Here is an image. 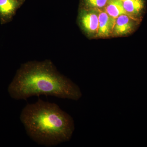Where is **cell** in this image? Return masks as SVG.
I'll return each instance as SVG.
<instances>
[{"instance_id": "7", "label": "cell", "mask_w": 147, "mask_h": 147, "mask_svg": "<svg viewBox=\"0 0 147 147\" xmlns=\"http://www.w3.org/2000/svg\"><path fill=\"white\" fill-rule=\"evenodd\" d=\"M105 7V12L115 19L123 14L127 15L124 9L123 2L121 0H109Z\"/></svg>"}, {"instance_id": "6", "label": "cell", "mask_w": 147, "mask_h": 147, "mask_svg": "<svg viewBox=\"0 0 147 147\" xmlns=\"http://www.w3.org/2000/svg\"><path fill=\"white\" fill-rule=\"evenodd\" d=\"M136 18L123 14L116 19L114 31L118 35L126 34L131 32L134 26Z\"/></svg>"}, {"instance_id": "8", "label": "cell", "mask_w": 147, "mask_h": 147, "mask_svg": "<svg viewBox=\"0 0 147 147\" xmlns=\"http://www.w3.org/2000/svg\"><path fill=\"white\" fill-rule=\"evenodd\" d=\"M123 2L124 9L128 16L135 18L144 7L143 0H126Z\"/></svg>"}, {"instance_id": "4", "label": "cell", "mask_w": 147, "mask_h": 147, "mask_svg": "<svg viewBox=\"0 0 147 147\" xmlns=\"http://www.w3.org/2000/svg\"><path fill=\"white\" fill-rule=\"evenodd\" d=\"M98 13L95 10H81L79 23L82 29L88 33L97 34L99 24Z\"/></svg>"}, {"instance_id": "10", "label": "cell", "mask_w": 147, "mask_h": 147, "mask_svg": "<svg viewBox=\"0 0 147 147\" xmlns=\"http://www.w3.org/2000/svg\"><path fill=\"white\" fill-rule=\"evenodd\" d=\"M121 1H126V0H121Z\"/></svg>"}, {"instance_id": "1", "label": "cell", "mask_w": 147, "mask_h": 147, "mask_svg": "<svg viewBox=\"0 0 147 147\" xmlns=\"http://www.w3.org/2000/svg\"><path fill=\"white\" fill-rule=\"evenodd\" d=\"M16 100H26L40 95L79 100L82 92L79 86L61 74L50 60L28 62L22 65L8 87Z\"/></svg>"}, {"instance_id": "5", "label": "cell", "mask_w": 147, "mask_h": 147, "mask_svg": "<svg viewBox=\"0 0 147 147\" xmlns=\"http://www.w3.org/2000/svg\"><path fill=\"white\" fill-rule=\"evenodd\" d=\"M98 36L100 37L109 36L114 31L116 19L112 18L105 12L98 9Z\"/></svg>"}, {"instance_id": "3", "label": "cell", "mask_w": 147, "mask_h": 147, "mask_svg": "<svg viewBox=\"0 0 147 147\" xmlns=\"http://www.w3.org/2000/svg\"><path fill=\"white\" fill-rule=\"evenodd\" d=\"M26 0H0V22L3 25L12 20Z\"/></svg>"}, {"instance_id": "9", "label": "cell", "mask_w": 147, "mask_h": 147, "mask_svg": "<svg viewBox=\"0 0 147 147\" xmlns=\"http://www.w3.org/2000/svg\"><path fill=\"white\" fill-rule=\"evenodd\" d=\"M84 4L87 7L96 9L105 7L109 0H83Z\"/></svg>"}, {"instance_id": "2", "label": "cell", "mask_w": 147, "mask_h": 147, "mask_svg": "<svg viewBox=\"0 0 147 147\" xmlns=\"http://www.w3.org/2000/svg\"><path fill=\"white\" fill-rule=\"evenodd\" d=\"M20 119L27 134L38 144L53 146L69 142L75 130L71 115L55 103L38 98L21 112Z\"/></svg>"}]
</instances>
